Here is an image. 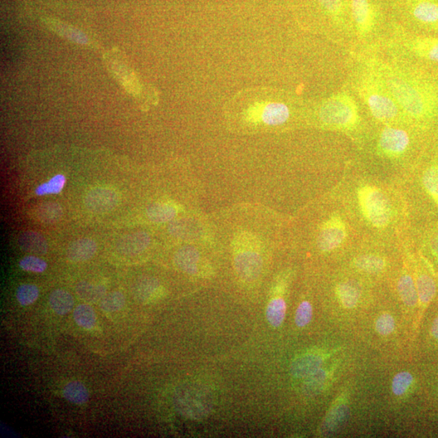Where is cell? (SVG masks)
<instances>
[{
    "mask_svg": "<svg viewBox=\"0 0 438 438\" xmlns=\"http://www.w3.org/2000/svg\"><path fill=\"white\" fill-rule=\"evenodd\" d=\"M63 396L68 402L81 406L89 401L90 393L84 384L73 381L63 388Z\"/></svg>",
    "mask_w": 438,
    "mask_h": 438,
    "instance_id": "obj_26",
    "label": "cell"
},
{
    "mask_svg": "<svg viewBox=\"0 0 438 438\" xmlns=\"http://www.w3.org/2000/svg\"><path fill=\"white\" fill-rule=\"evenodd\" d=\"M126 304L125 296L120 291L106 294L100 301V308L107 314L116 313L124 308Z\"/></svg>",
    "mask_w": 438,
    "mask_h": 438,
    "instance_id": "obj_33",
    "label": "cell"
},
{
    "mask_svg": "<svg viewBox=\"0 0 438 438\" xmlns=\"http://www.w3.org/2000/svg\"><path fill=\"white\" fill-rule=\"evenodd\" d=\"M327 373L320 368L318 371L305 378V388L310 393H318L324 387Z\"/></svg>",
    "mask_w": 438,
    "mask_h": 438,
    "instance_id": "obj_37",
    "label": "cell"
},
{
    "mask_svg": "<svg viewBox=\"0 0 438 438\" xmlns=\"http://www.w3.org/2000/svg\"><path fill=\"white\" fill-rule=\"evenodd\" d=\"M286 311V302L282 297L275 296L270 301L267 306L266 318L273 327H279L284 323Z\"/></svg>",
    "mask_w": 438,
    "mask_h": 438,
    "instance_id": "obj_27",
    "label": "cell"
},
{
    "mask_svg": "<svg viewBox=\"0 0 438 438\" xmlns=\"http://www.w3.org/2000/svg\"><path fill=\"white\" fill-rule=\"evenodd\" d=\"M347 238V227L342 218L334 216L320 228L318 245L321 251L328 252L343 245Z\"/></svg>",
    "mask_w": 438,
    "mask_h": 438,
    "instance_id": "obj_9",
    "label": "cell"
},
{
    "mask_svg": "<svg viewBox=\"0 0 438 438\" xmlns=\"http://www.w3.org/2000/svg\"><path fill=\"white\" fill-rule=\"evenodd\" d=\"M107 61L111 63L110 67L127 90L130 92L138 95L139 92L138 82L136 81L133 73L128 70L124 63L117 58H108Z\"/></svg>",
    "mask_w": 438,
    "mask_h": 438,
    "instance_id": "obj_20",
    "label": "cell"
},
{
    "mask_svg": "<svg viewBox=\"0 0 438 438\" xmlns=\"http://www.w3.org/2000/svg\"><path fill=\"white\" fill-rule=\"evenodd\" d=\"M36 216L43 223H55L62 218L63 209L57 203H42L36 209Z\"/></svg>",
    "mask_w": 438,
    "mask_h": 438,
    "instance_id": "obj_30",
    "label": "cell"
},
{
    "mask_svg": "<svg viewBox=\"0 0 438 438\" xmlns=\"http://www.w3.org/2000/svg\"><path fill=\"white\" fill-rule=\"evenodd\" d=\"M84 203L90 212L104 213L113 211L118 206L120 196L113 189L95 188L86 195Z\"/></svg>",
    "mask_w": 438,
    "mask_h": 438,
    "instance_id": "obj_12",
    "label": "cell"
},
{
    "mask_svg": "<svg viewBox=\"0 0 438 438\" xmlns=\"http://www.w3.org/2000/svg\"><path fill=\"white\" fill-rule=\"evenodd\" d=\"M407 46L416 56L438 63V38H414L408 41Z\"/></svg>",
    "mask_w": 438,
    "mask_h": 438,
    "instance_id": "obj_16",
    "label": "cell"
},
{
    "mask_svg": "<svg viewBox=\"0 0 438 438\" xmlns=\"http://www.w3.org/2000/svg\"><path fill=\"white\" fill-rule=\"evenodd\" d=\"M398 291L404 305L413 307L417 304L419 298L416 284L411 275H404L399 279Z\"/></svg>",
    "mask_w": 438,
    "mask_h": 438,
    "instance_id": "obj_25",
    "label": "cell"
},
{
    "mask_svg": "<svg viewBox=\"0 0 438 438\" xmlns=\"http://www.w3.org/2000/svg\"><path fill=\"white\" fill-rule=\"evenodd\" d=\"M39 296L38 286L34 284H22L17 291V299L22 306H29L35 303Z\"/></svg>",
    "mask_w": 438,
    "mask_h": 438,
    "instance_id": "obj_34",
    "label": "cell"
},
{
    "mask_svg": "<svg viewBox=\"0 0 438 438\" xmlns=\"http://www.w3.org/2000/svg\"><path fill=\"white\" fill-rule=\"evenodd\" d=\"M431 332L433 337L438 340V316L435 321H433Z\"/></svg>",
    "mask_w": 438,
    "mask_h": 438,
    "instance_id": "obj_43",
    "label": "cell"
},
{
    "mask_svg": "<svg viewBox=\"0 0 438 438\" xmlns=\"http://www.w3.org/2000/svg\"><path fill=\"white\" fill-rule=\"evenodd\" d=\"M354 265L358 270L369 274L381 272L386 266V261L382 257L374 254H365L355 258Z\"/></svg>",
    "mask_w": 438,
    "mask_h": 438,
    "instance_id": "obj_29",
    "label": "cell"
},
{
    "mask_svg": "<svg viewBox=\"0 0 438 438\" xmlns=\"http://www.w3.org/2000/svg\"><path fill=\"white\" fill-rule=\"evenodd\" d=\"M375 73L386 86L398 106L412 118H430L437 111L438 95L427 83L408 77L383 65H379Z\"/></svg>",
    "mask_w": 438,
    "mask_h": 438,
    "instance_id": "obj_1",
    "label": "cell"
},
{
    "mask_svg": "<svg viewBox=\"0 0 438 438\" xmlns=\"http://www.w3.org/2000/svg\"><path fill=\"white\" fill-rule=\"evenodd\" d=\"M18 242L22 250L33 255L42 256L48 251V245L45 238L35 232L22 233Z\"/></svg>",
    "mask_w": 438,
    "mask_h": 438,
    "instance_id": "obj_19",
    "label": "cell"
},
{
    "mask_svg": "<svg viewBox=\"0 0 438 438\" xmlns=\"http://www.w3.org/2000/svg\"><path fill=\"white\" fill-rule=\"evenodd\" d=\"M423 188L438 206V165H432L423 172Z\"/></svg>",
    "mask_w": 438,
    "mask_h": 438,
    "instance_id": "obj_32",
    "label": "cell"
},
{
    "mask_svg": "<svg viewBox=\"0 0 438 438\" xmlns=\"http://www.w3.org/2000/svg\"><path fill=\"white\" fill-rule=\"evenodd\" d=\"M398 4L413 22L438 31V0H398Z\"/></svg>",
    "mask_w": 438,
    "mask_h": 438,
    "instance_id": "obj_7",
    "label": "cell"
},
{
    "mask_svg": "<svg viewBox=\"0 0 438 438\" xmlns=\"http://www.w3.org/2000/svg\"><path fill=\"white\" fill-rule=\"evenodd\" d=\"M321 123L330 129L352 130L359 122L357 104L346 92H339L321 102L318 109Z\"/></svg>",
    "mask_w": 438,
    "mask_h": 438,
    "instance_id": "obj_4",
    "label": "cell"
},
{
    "mask_svg": "<svg viewBox=\"0 0 438 438\" xmlns=\"http://www.w3.org/2000/svg\"><path fill=\"white\" fill-rule=\"evenodd\" d=\"M430 247L433 254L438 259V228L431 234L430 237Z\"/></svg>",
    "mask_w": 438,
    "mask_h": 438,
    "instance_id": "obj_42",
    "label": "cell"
},
{
    "mask_svg": "<svg viewBox=\"0 0 438 438\" xmlns=\"http://www.w3.org/2000/svg\"><path fill=\"white\" fill-rule=\"evenodd\" d=\"M160 287L159 282L154 277H140L133 284V295L136 300L146 303L159 293Z\"/></svg>",
    "mask_w": 438,
    "mask_h": 438,
    "instance_id": "obj_18",
    "label": "cell"
},
{
    "mask_svg": "<svg viewBox=\"0 0 438 438\" xmlns=\"http://www.w3.org/2000/svg\"><path fill=\"white\" fill-rule=\"evenodd\" d=\"M375 328L379 334L383 336L391 334L396 329V321L391 314H383L376 321Z\"/></svg>",
    "mask_w": 438,
    "mask_h": 438,
    "instance_id": "obj_40",
    "label": "cell"
},
{
    "mask_svg": "<svg viewBox=\"0 0 438 438\" xmlns=\"http://www.w3.org/2000/svg\"><path fill=\"white\" fill-rule=\"evenodd\" d=\"M320 12L330 22L337 26H344L352 22L350 12V0H314Z\"/></svg>",
    "mask_w": 438,
    "mask_h": 438,
    "instance_id": "obj_13",
    "label": "cell"
},
{
    "mask_svg": "<svg viewBox=\"0 0 438 438\" xmlns=\"http://www.w3.org/2000/svg\"><path fill=\"white\" fill-rule=\"evenodd\" d=\"M232 247L234 267L238 277L248 284L259 279L263 266L259 238L252 232H240L234 236Z\"/></svg>",
    "mask_w": 438,
    "mask_h": 438,
    "instance_id": "obj_3",
    "label": "cell"
},
{
    "mask_svg": "<svg viewBox=\"0 0 438 438\" xmlns=\"http://www.w3.org/2000/svg\"><path fill=\"white\" fill-rule=\"evenodd\" d=\"M65 183L66 178L65 175H55V177L49 180L48 182L44 183L41 184L40 186H38L36 189V194L38 195V196H43V195L60 193L63 187H65Z\"/></svg>",
    "mask_w": 438,
    "mask_h": 438,
    "instance_id": "obj_35",
    "label": "cell"
},
{
    "mask_svg": "<svg viewBox=\"0 0 438 438\" xmlns=\"http://www.w3.org/2000/svg\"><path fill=\"white\" fill-rule=\"evenodd\" d=\"M174 261L180 270L189 275L204 277L211 272V267L207 265L201 253L193 247L180 248L175 253Z\"/></svg>",
    "mask_w": 438,
    "mask_h": 438,
    "instance_id": "obj_10",
    "label": "cell"
},
{
    "mask_svg": "<svg viewBox=\"0 0 438 438\" xmlns=\"http://www.w3.org/2000/svg\"><path fill=\"white\" fill-rule=\"evenodd\" d=\"M49 304L54 313L63 316L70 314L74 306V298L70 291L56 289L49 298Z\"/></svg>",
    "mask_w": 438,
    "mask_h": 438,
    "instance_id": "obj_21",
    "label": "cell"
},
{
    "mask_svg": "<svg viewBox=\"0 0 438 438\" xmlns=\"http://www.w3.org/2000/svg\"><path fill=\"white\" fill-rule=\"evenodd\" d=\"M146 214L151 222L163 223L172 221L177 216V209L172 204L156 202L150 204Z\"/></svg>",
    "mask_w": 438,
    "mask_h": 438,
    "instance_id": "obj_24",
    "label": "cell"
},
{
    "mask_svg": "<svg viewBox=\"0 0 438 438\" xmlns=\"http://www.w3.org/2000/svg\"><path fill=\"white\" fill-rule=\"evenodd\" d=\"M19 266L24 271L42 273L47 270V263L35 255L24 257L19 261Z\"/></svg>",
    "mask_w": 438,
    "mask_h": 438,
    "instance_id": "obj_38",
    "label": "cell"
},
{
    "mask_svg": "<svg viewBox=\"0 0 438 438\" xmlns=\"http://www.w3.org/2000/svg\"><path fill=\"white\" fill-rule=\"evenodd\" d=\"M150 243L148 233L138 232L122 236L116 243V250L124 256H136L144 252Z\"/></svg>",
    "mask_w": 438,
    "mask_h": 438,
    "instance_id": "obj_14",
    "label": "cell"
},
{
    "mask_svg": "<svg viewBox=\"0 0 438 438\" xmlns=\"http://www.w3.org/2000/svg\"><path fill=\"white\" fill-rule=\"evenodd\" d=\"M418 298L423 304H428L433 299L437 291L435 280L430 276L421 275L416 281Z\"/></svg>",
    "mask_w": 438,
    "mask_h": 438,
    "instance_id": "obj_31",
    "label": "cell"
},
{
    "mask_svg": "<svg viewBox=\"0 0 438 438\" xmlns=\"http://www.w3.org/2000/svg\"><path fill=\"white\" fill-rule=\"evenodd\" d=\"M97 252V243L89 238H79L68 246L66 255L73 263L85 262L91 259Z\"/></svg>",
    "mask_w": 438,
    "mask_h": 438,
    "instance_id": "obj_17",
    "label": "cell"
},
{
    "mask_svg": "<svg viewBox=\"0 0 438 438\" xmlns=\"http://www.w3.org/2000/svg\"><path fill=\"white\" fill-rule=\"evenodd\" d=\"M73 318L77 325L86 330L94 329L97 323L96 311L88 303L78 305L73 311Z\"/></svg>",
    "mask_w": 438,
    "mask_h": 438,
    "instance_id": "obj_28",
    "label": "cell"
},
{
    "mask_svg": "<svg viewBox=\"0 0 438 438\" xmlns=\"http://www.w3.org/2000/svg\"><path fill=\"white\" fill-rule=\"evenodd\" d=\"M76 295L88 304H95L100 302L106 295L104 286L92 284V282L82 281L76 286Z\"/></svg>",
    "mask_w": 438,
    "mask_h": 438,
    "instance_id": "obj_22",
    "label": "cell"
},
{
    "mask_svg": "<svg viewBox=\"0 0 438 438\" xmlns=\"http://www.w3.org/2000/svg\"><path fill=\"white\" fill-rule=\"evenodd\" d=\"M313 318V306L309 301H303L299 305L295 314V324L299 327H305L310 323Z\"/></svg>",
    "mask_w": 438,
    "mask_h": 438,
    "instance_id": "obj_39",
    "label": "cell"
},
{
    "mask_svg": "<svg viewBox=\"0 0 438 438\" xmlns=\"http://www.w3.org/2000/svg\"><path fill=\"white\" fill-rule=\"evenodd\" d=\"M336 294H337L340 303L346 309H353L359 303L360 298V290L357 284L352 282H341L336 287Z\"/></svg>",
    "mask_w": 438,
    "mask_h": 438,
    "instance_id": "obj_23",
    "label": "cell"
},
{
    "mask_svg": "<svg viewBox=\"0 0 438 438\" xmlns=\"http://www.w3.org/2000/svg\"><path fill=\"white\" fill-rule=\"evenodd\" d=\"M410 145V138L406 131L388 127L382 130L378 140V148L387 157L402 155Z\"/></svg>",
    "mask_w": 438,
    "mask_h": 438,
    "instance_id": "obj_11",
    "label": "cell"
},
{
    "mask_svg": "<svg viewBox=\"0 0 438 438\" xmlns=\"http://www.w3.org/2000/svg\"><path fill=\"white\" fill-rule=\"evenodd\" d=\"M350 12L352 23L359 35H368L373 31L380 14L373 0H350Z\"/></svg>",
    "mask_w": 438,
    "mask_h": 438,
    "instance_id": "obj_8",
    "label": "cell"
},
{
    "mask_svg": "<svg viewBox=\"0 0 438 438\" xmlns=\"http://www.w3.org/2000/svg\"><path fill=\"white\" fill-rule=\"evenodd\" d=\"M359 91L375 119L391 121L398 115L399 106L396 99L377 75L363 78Z\"/></svg>",
    "mask_w": 438,
    "mask_h": 438,
    "instance_id": "obj_5",
    "label": "cell"
},
{
    "mask_svg": "<svg viewBox=\"0 0 438 438\" xmlns=\"http://www.w3.org/2000/svg\"><path fill=\"white\" fill-rule=\"evenodd\" d=\"M230 102L232 113L248 125L277 127L290 119L289 106L266 89L243 91Z\"/></svg>",
    "mask_w": 438,
    "mask_h": 438,
    "instance_id": "obj_2",
    "label": "cell"
},
{
    "mask_svg": "<svg viewBox=\"0 0 438 438\" xmlns=\"http://www.w3.org/2000/svg\"><path fill=\"white\" fill-rule=\"evenodd\" d=\"M323 358L316 353H308L297 357L291 365V373L295 378H305L321 368Z\"/></svg>",
    "mask_w": 438,
    "mask_h": 438,
    "instance_id": "obj_15",
    "label": "cell"
},
{
    "mask_svg": "<svg viewBox=\"0 0 438 438\" xmlns=\"http://www.w3.org/2000/svg\"><path fill=\"white\" fill-rule=\"evenodd\" d=\"M348 413V408L344 405H340L331 411L327 420H326V425L330 428H333L340 425L345 421Z\"/></svg>",
    "mask_w": 438,
    "mask_h": 438,
    "instance_id": "obj_41",
    "label": "cell"
},
{
    "mask_svg": "<svg viewBox=\"0 0 438 438\" xmlns=\"http://www.w3.org/2000/svg\"><path fill=\"white\" fill-rule=\"evenodd\" d=\"M358 203L363 216L372 226L384 228L392 217V208L387 195L373 185H363L357 191Z\"/></svg>",
    "mask_w": 438,
    "mask_h": 438,
    "instance_id": "obj_6",
    "label": "cell"
},
{
    "mask_svg": "<svg viewBox=\"0 0 438 438\" xmlns=\"http://www.w3.org/2000/svg\"><path fill=\"white\" fill-rule=\"evenodd\" d=\"M413 377L410 373L401 372L396 375L392 382V391L396 396H401L405 394L411 387Z\"/></svg>",
    "mask_w": 438,
    "mask_h": 438,
    "instance_id": "obj_36",
    "label": "cell"
}]
</instances>
